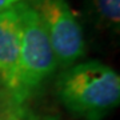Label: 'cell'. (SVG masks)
<instances>
[{
    "label": "cell",
    "instance_id": "4",
    "mask_svg": "<svg viewBox=\"0 0 120 120\" xmlns=\"http://www.w3.org/2000/svg\"><path fill=\"white\" fill-rule=\"evenodd\" d=\"M24 3L0 12V77L9 95L16 86L17 61L22 39V15Z\"/></svg>",
    "mask_w": 120,
    "mask_h": 120
},
{
    "label": "cell",
    "instance_id": "8",
    "mask_svg": "<svg viewBox=\"0 0 120 120\" xmlns=\"http://www.w3.org/2000/svg\"><path fill=\"white\" fill-rule=\"evenodd\" d=\"M32 120H53V119H32Z\"/></svg>",
    "mask_w": 120,
    "mask_h": 120
},
{
    "label": "cell",
    "instance_id": "7",
    "mask_svg": "<svg viewBox=\"0 0 120 120\" xmlns=\"http://www.w3.org/2000/svg\"><path fill=\"white\" fill-rule=\"evenodd\" d=\"M23 0H0V12H4L13 5L22 3Z\"/></svg>",
    "mask_w": 120,
    "mask_h": 120
},
{
    "label": "cell",
    "instance_id": "2",
    "mask_svg": "<svg viewBox=\"0 0 120 120\" xmlns=\"http://www.w3.org/2000/svg\"><path fill=\"white\" fill-rule=\"evenodd\" d=\"M53 48L36 9L24 3L16 86L11 95L15 105L23 104L57 68Z\"/></svg>",
    "mask_w": 120,
    "mask_h": 120
},
{
    "label": "cell",
    "instance_id": "1",
    "mask_svg": "<svg viewBox=\"0 0 120 120\" xmlns=\"http://www.w3.org/2000/svg\"><path fill=\"white\" fill-rule=\"evenodd\" d=\"M57 94L69 112L86 120H101L119 105L120 76L100 61L71 65L57 80Z\"/></svg>",
    "mask_w": 120,
    "mask_h": 120
},
{
    "label": "cell",
    "instance_id": "6",
    "mask_svg": "<svg viewBox=\"0 0 120 120\" xmlns=\"http://www.w3.org/2000/svg\"><path fill=\"white\" fill-rule=\"evenodd\" d=\"M0 120H23V113L20 111L19 105L5 108L0 113Z\"/></svg>",
    "mask_w": 120,
    "mask_h": 120
},
{
    "label": "cell",
    "instance_id": "3",
    "mask_svg": "<svg viewBox=\"0 0 120 120\" xmlns=\"http://www.w3.org/2000/svg\"><path fill=\"white\" fill-rule=\"evenodd\" d=\"M35 9L47 31L57 64L71 67L84 55L86 43L82 26L68 1L38 0Z\"/></svg>",
    "mask_w": 120,
    "mask_h": 120
},
{
    "label": "cell",
    "instance_id": "5",
    "mask_svg": "<svg viewBox=\"0 0 120 120\" xmlns=\"http://www.w3.org/2000/svg\"><path fill=\"white\" fill-rule=\"evenodd\" d=\"M95 13L105 24L119 28L120 24V0H91Z\"/></svg>",
    "mask_w": 120,
    "mask_h": 120
}]
</instances>
